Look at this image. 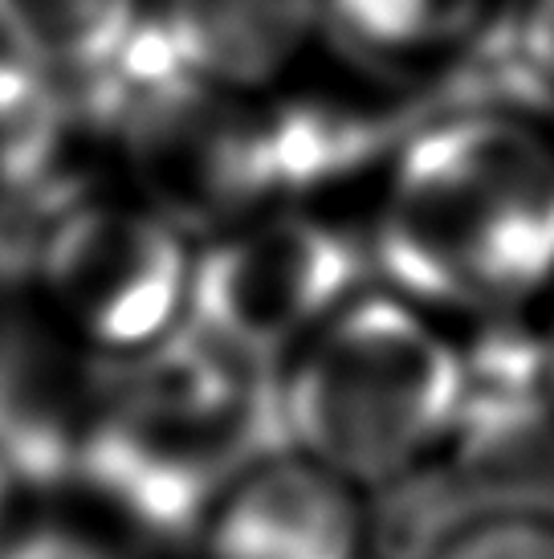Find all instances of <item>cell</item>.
<instances>
[{"mask_svg": "<svg viewBox=\"0 0 554 559\" xmlns=\"http://www.w3.org/2000/svg\"><path fill=\"white\" fill-rule=\"evenodd\" d=\"M359 234L371 282L448 323L530 314L554 290V131L506 98L408 127Z\"/></svg>", "mask_w": 554, "mask_h": 559, "instance_id": "obj_1", "label": "cell"}, {"mask_svg": "<svg viewBox=\"0 0 554 559\" xmlns=\"http://www.w3.org/2000/svg\"><path fill=\"white\" fill-rule=\"evenodd\" d=\"M274 376L192 326L94 376L70 490L131 539H192L241 469L277 450Z\"/></svg>", "mask_w": 554, "mask_h": 559, "instance_id": "obj_2", "label": "cell"}, {"mask_svg": "<svg viewBox=\"0 0 554 559\" xmlns=\"http://www.w3.org/2000/svg\"><path fill=\"white\" fill-rule=\"evenodd\" d=\"M461 389V331L368 282L277 364V450L375 495L448 453Z\"/></svg>", "mask_w": 554, "mask_h": 559, "instance_id": "obj_3", "label": "cell"}, {"mask_svg": "<svg viewBox=\"0 0 554 559\" xmlns=\"http://www.w3.org/2000/svg\"><path fill=\"white\" fill-rule=\"evenodd\" d=\"M196 237L119 185L49 209L25 246L33 314L77 356L127 364L188 326Z\"/></svg>", "mask_w": 554, "mask_h": 559, "instance_id": "obj_4", "label": "cell"}, {"mask_svg": "<svg viewBox=\"0 0 554 559\" xmlns=\"http://www.w3.org/2000/svg\"><path fill=\"white\" fill-rule=\"evenodd\" d=\"M368 282L359 229L323 204H269L196 237L188 326L274 376Z\"/></svg>", "mask_w": 554, "mask_h": 559, "instance_id": "obj_5", "label": "cell"}, {"mask_svg": "<svg viewBox=\"0 0 554 559\" xmlns=\"http://www.w3.org/2000/svg\"><path fill=\"white\" fill-rule=\"evenodd\" d=\"M368 495L290 450L253 457L192 531L196 559H368Z\"/></svg>", "mask_w": 554, "mask_h": 559, "instance_id": "obj_6", "label": "cell"}, {"mask_svg": "<svg viewBox=\"0 0 554 559\" xmlns=\"http://www.w3.org/2000/svg\"><path fill=\"white\" fill-rule=\"evenodd\" d=\"M176 58L237 98L293 86L323 37V0H168L155 16Z\"/></svg>", "mask_w": 554, "mask_h": 559, "instance_id": "obj_7", "label": "cell"}, {"mask_svg": "<svg viewBox=\"0 0 554 559\" xmlns=\"http://www.w3.org/2000/svg\"><path fill=\"white\" fill-rule=\"evenodd\" d=\"M147 21V0H0V53L49 79L91 86Z\"/></svg>", "mask_w": 554, "mask_h": 559, "instance_id": "obj_8", "label": "cell"}, {"mask_svg": "<svg viewBox=\"0 0 554 559\" xmlns=\"http://www.w3.org/2000/svg\"><path fill=\"white\" fill-rule=\"evenodd\" d=\"M497 0H323V29L392 70L461 53L490 29Z\"/></svg>", "mask_w": 554, "mask_h": 559, "instance_id": "obj_9", "label": "cell"}, {"mask_svg": "<svg viewBox=\"0 0 554 559\" xmlns=\"http://www.w3.org/2000/svg\"><path fill=\"white\" fill-rule=\"evenodd\" d=\"M0 559H138L131 535L107 523L91 507L82 514L46 511L13 519L0 539Z\"/></svg>", "mask_w": 554, "mask_h": 559, "instance_id": "obj_10", "label": "cell"}, {"mask_svg": "<svg viewBox=\"0 0 554 559\" xmlns=\"http://www.w3.org/2000/svg\"><path fill=\"white\" fill-rule=\"evenodd\" d=\"M424 559H554V514L502 507L465 519Z\"/></svg>", "mask_w": 554, "mask_h": 559, "instance_id": "obj_11", "label": "cell"}, {"mask_svg": "<svg viewBox=\"0 0 554 559\" xmlns=\"http://www.w3.org/2000/svg\"><path fill=\"white\" fill-rule=\"evenodd\" d=\"M497 33L502 62L522 91L554 98V0H506Z\"/></svg>", "mask_w": 554, "mask_h": 559, "instance_id": "obj_12", "label": "cell"}, {"mask_svg": "<svg viewBox=\"0 0 554 559\" xmlns=\"http://www.w3.org/2000/svg\"><path fill=\"white\" fill-rule=\"evenodd\" d=\"M539 340H542V359H546V380H551V396H554V290L542 302L539 314Z\"/></svg>", "mask_w": 554, "mask_h": 559, "instance_id": "obj_13", "label": "cell"}, {"mask_svg": "<svg viewBox=\"0 0 554 559\" xmlns=\"http://www.w3.org/2000/svg\"><path fill=\"white\" fill-rule=\"evenodd\" d=\"M13 519H16V490H13V481L0 474V539L9 535Z\"/></svg>", "mask_w": 554, "mask_h": 559, "instance_id": "obj_14", "label": "cell"}]
</instances>
